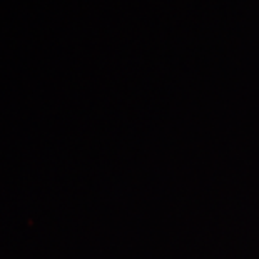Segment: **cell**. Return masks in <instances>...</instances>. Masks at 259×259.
<instances>
[]
</instances>
